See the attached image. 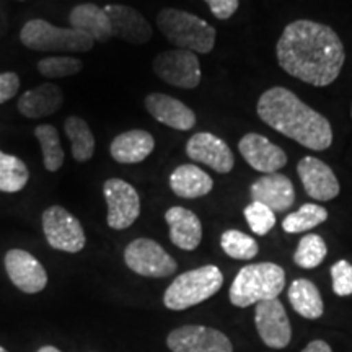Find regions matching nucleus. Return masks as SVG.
Masks as SVG:
<instances>
[{
	"instance_id": "36",
	"label": "nucleus",
	"mask_w": 352,
	"mask_h": 352,
	"mask_svg": "<svg viewBox=\"0 0 352 352\" xmlns=\"http://www.w3.org/2000/svg\"><path fill=\"white\" fill-rule=\"evenodd\" d=\"M208 3L210 12L215 19L219 20H228L230 16L239 10L240 2L239 0H204Z\"/></svg>"
},
{
	"instance_id": "9",
	"label": "nucleus",
	"mask_w": 352,
	"mask_h": 352,
	"mask_svg": "<svg viewBox=\"0 0 352 352\" xmlns=\"http://www.w3.org/2000/svg\"><path fill=\"white\" fill-rule=\"evenodd\" d=\"M108 204V226L113 230L129 228L140 215V197L135 188L124 179L109 178L103 184Z\"/></svg>"
},
{
	"instance_id": "35",
	"label": "nucleus",
	"mask_w": 352,
	"mask_h": 352,
	"mask_svg": "<svg viewBox=\"0 0 352 352\" xmlns=\"http://www.w3.org/2000/svg\"><path fill=\"white\" fill-rule=\"evenodd\" d=\"M20 77L15 72L0 74V104L7 103L13 96L19 94Z\"/></svg>"
},
{
	"instance_id": "20",
	"label": "nucleus",
	"mask_w": 352,
	"mask_h": 352,
	"mask_svg": "<svg viewBox=\"0 0 352 352\" xmlns=\"http://www.w3.org/2000/svg\"><path fill=\"white\" fill-rule=\"evenodd\" d=\"M165 220L170 227V240L175 246L186 252H192L199 246L202 223L192 210L175 206L166 210Z\"/></svg>"
},
{
	"instance_id": "4",
	"label": "nucleus",
	"mask_w": 352,
	"mask_h": 352,
	"mask_svg": "<svg viewBox=\"0 0 352 352\" xmlns=\"http://www.w3.org/2000/svg\"><path fill=\"white\" fill-rule=\"evenodd\" d=\"M157 26L179 50L195 54H209L214 50L217 32L208 21L192 13L178 8H164L157 16Z\"/></svg>"
},
{
	"instance_id": "34",
	"label": "nucleus",
	"mask_w": 352,
	"mask_h": 352,
	"mask_svg": "<svg viewBox=\"0 0 352 352\" xmlns=\"http://www.w3.org/2000/svg\"><path fill=\"white\" fill-rule=\"evenodd\" d=\"M333 290L336 296H352V264L346 259H340L331 266Z\"/></svg>"
},
{
	"instance_id": "25",
	"label": "nucleus",
	"mask_w": 352,
	"mask_h": 352,
	"mask_svg": "<svg viewBox=\"0 0 352 352\" xmlns=\"http://www.w3.org/2000/svg\"><path fill=\"white\" fill-rule=\"evenodd\" d=\"M289 302L298 315L316 320L323 315V298L316 285L308 279H296L289 287Z\"/></svg>"
},
{
	"instance_id": "23",
	"label": "nucleus",
	"mask_w": 352,
	"mask_h": 352,
	"mask_svg": "<svg viewBox=\"0 0 352 352\" xmlns=\"http://www.w3.org/2000/svg\"><path fill=\"white\" fill-rule=\"evenodd\" d=\"M70 28L88 34L94 41L108 43L113 38L111 21L104 8H100L95 3H82L77 6L69 15Z\"/></svg>"
},
{
	"instance_id": "15",
	"label": "nucleus",
	"mask_w": 352,
	"mask_h": 352,
	"mask_svg": "<svg viewBox=\"0 0 352 352\" xmlns=\"http://www.w3.org/2000/svg\"><path fill=\"white\" fill-rule=\"evenodd\" d=\"M6 270L13 285L25 294H38L47 285L43 264L25 250L15 248L6 254Z\"/></svg>"
},
{
	"instance_id": "13",
	"label": "nucleus",
	"mask_w": 352,
	"mask_h": 352,
	"mask_svg": "<svg viewBox=\"0 0 352 352\" xmlns=\"http://www.w3.org/2000/svg\"><path fill=\"white\" fill-rule=\"evenodd\" d=\"M186 155L196 164H204L217 173H230L235 160L226 140L210 132H197L188 140Z\"/></svg>"
},
{
	"instance_id": "14",
	"label": "nucleus",
	"mask_w": 352,
	"mask_h": 352,
	"mask_svg": "<svg viewBox=\"0 0 352 352\" xmlns=\"http://www.w3.org/2000/svg\"><path fill=\"white\" fill-rule=\"evenodd\" d=\"M239 151L246 164L263 175L276 173L287 165V155L283 148L256 132H250L240 139Z\"/></svg>"
},
{
	"instance_id": "32",
	"label": "nucleus",
	"mask_w": 352,
	"mask_h": 352,
	"mask_svg": "<svg viewBox=\"0 0 352 352\" xmlns=\"http://www.w3.org/2000/svg\"><path fill=\"white\" fill-rule=\"evenodd\" d=\"M83 67L80 59L72 56L44 57L38 63V72L47 78H64L76 76Z\"/></svg>"
},
{
	"instance_id": "33",
	"label": "nucleus",
	"mask_w": 352,
	"mask_h": 352,
	"mask_svg": "<svg viewBox=\"0 0 352 352\" xmlns=\"http://www.w3.org/2000/svg\"><path fill=\"white\" fill-rule=\"evenodd\" d=\"M246 222L256 235H267L276 226V212L261 202H252L243 210Z\"/></svg>"
},
{
	"instance_id": "18",
	"label": "nucleus",
	"mask_w": 352,
	"mask_h": 352,
	"mask_svg": "<svg viewBox=\"0 0 352 352\" xmlns=\"http://www.w3.org/2000/svg\"><path fill=\"white\" fill-rule=\"evenodd\" d=\"M104 12L111 21L113 36L129 44H145L152 38V26L135 8L127 6H107Z\"/></svg>"
},
{
	"instance_id": "38",
	"label": "nucleus",
	"mask_w": 352,
	"mask_h": 352,
	"mask_svg": "<svg viewBox=\"0 0 352 352\" xmlns=\"http://www.w3.org/2000/svg\"><path fill=\"white\" fill-rule=\"evenodd\" d=\"M38 352H63V351H59V349H57V347H54V346H44V347H41V349H39Z\"/></svg>"
},
{
	"instance_id": "7",
	"label": "nucleus",
	"mask_w": 352,
	"mask_h": 352,
	"mask_svg": "<svg viewBox=\"0 0 352 352\" xmlns=\"http://www.w3.org/2000/svg\"><path fill=\"white\" fill-rule=\"evenodd\" d=\"M43 230L51 248L78 253L85 246V232L77 217L60 206H51L43 212Z\"/></svg>"
},
{
	"instance_id": "27",
	"label": "nucleus",
	"mask_w": 352,
	"mask_h": 352,
	"mask_svg": "<svg viewBox=\"0 0 352 352\" xmlns=\"http://www.w3.org/2000/svg\"><path fill=\"white\" fill-rule=\"evenodd\" d=\"M30 179L28 166L21 158L0 151V191L19 192Z\"/></svg>"
},
{
	"instance_id": "40",
	"label": "nucleus",
	"mask_w": 352,
	"mask_h": 352,
	"mask_svg": "<svg viewBox=\"0 0 352 352\" xmlns=\"http://www.w3.org/2000/svg\"><path fill=\"white\" fill-rule=\"evenodd\" d=\"M351 114H352V107H351Z\"/></svg>"
},
{
	"instance_id": "22",
	"label": "nucleus",
	"mask_w": 352,
	"mask_h": 352,
	"mask_svg": "<svg viewBox=\"0 0 352 352\" xmlns=\"http://www.w3.org/2000/svg\"><path fill=\"white\" fill-rule=\"evenodd\" d=\"M64 95L59 85L47 82L25 91L19 100V111L30 120L46 118L63 107Z\"/></svg>"
},
{
	"instance_id": "31",
	"label": "nucleus",
	"mask_w": 352,
	"mask_h": 352,
	"mask_svg": "<svg viewBox=\"0 0 352 352\" xmlns=\"http://www.w3.org/2000/svg\"><path fill=\"white\" fill-rule=\"evenodd\" d=\"M220 246L233 259H253L258 254V243L240 230H227L220 236Z\"/></svg>"
},
{
	"instance_id": "11",
	"label": "nucleus",
	"mask_w": 352,
	"mask_h": 352,
	"mask_svg": "<svg viewBox=\"0 0 352 352\" xmlns=\"http://www.w3.org/2000/svg\"><path fill=\"white\" fill-rule=\"evenodd\" d=\"M171 352H233V346L222 331L199 324L176 328L166 338Z\"/></svg>"
},
{
	"instance_id": "39",
	"label": "nucleus",
	"mask_w": 352,
	"mask_h": 352,
	"mask_svg": "<svg viewBox=\"0 0 352 352\" xmlns=\"http://www.w3.org/2000/svg\"><path fill=\"white\" fill-rule=\"evenodd\" d=\"M0 352H7V351H6V349H3V347H2V346H0Z\"/></svg>"
},
{
	"instance_id": "30",
	"label": "nucleus",
	"mask_w": 352,
	"mask_h": 352,
	"mask_svg": "<svg viewBox=\"0 0 352 352\" xmlns=\"http://www.w3.org/2000/svg\"><path fill=\"white\" fill-rule=\"evenodd\" d=\"M328 254V246L324 240L316 233H308L298 241L294 261L303 270H314L320 266Z\"/></svg>"
},
{
	"instance_id": "24",
	"label": "nucleus",
	"mask_w": 352,
	"mask_h": 352,
	"mask_svg": "<svg viewBox=\"0 0 352 352\" xmlns=\"http://www.w3.org/2000/svg\"><path fill=\"white\" fill-rule=\"evenodd\" d=\"M170 188L178 197L196 199L209 195L214 188L212 178L197 165L184 164L170 175Z\"/></svg>"
},
{
	"instance_id": "12",
	"label": "nucleus",
	"mask_w": 352,
	"mask_h": 352,
	"mask_svg": "<svg viewBox=\"0 0 352 352\" xmlns=\"http://www.w3.org/2000/svg\"><path fill=\"white\" fill-rule=\"evenodd\" d=\"M254 324L264 344L272 349H284L292 338L289 316L279 298L256 303Z\"/></svg>"
},
{
	"instance_id": "2",
	"label": "nucleus",
	"mask_w": 352,
	"mask_h": 352,
	"mask_svg": "<svg viewBox=\"0 0 352 352\" xmlns=\"http://www.w3.org/2000/svg\"><path fill=\"white\" fill-rule=\"evenodd\" d=\"M258 116L272 129L310 151H327L333 144L331 124L284 87H272L259 96Z\"/></svg>"
},
{
	"instance_id": "3",
	"label": "nucleus",
	"mask_w": 352,
	"mask_h": 352,
	"mask_svg": "<svg viewBox=\"0 0 352 352\" xmlns=\"http://www.w3.org/2000/svg\"><path fill=\"white\" fill-rule=\"evenodd\" d=\"M285 285V272L279 264L256 263L241 267L230 285V302L239 308L272 300Z\"/></svg>"
},
{
	"instance_id": "10",
	"label": "nucleus",
	"mask_w": 352,
	"mask_h": 352,
	"mask_svg": "<svg viewBox=\"0 0 352 352\" xmlns=\"http://www.w3.org/2000/svg\"><path fill=\"white\" fill-rule=\"evenodd\" d=\"M153 72L168 85L196 88L201 83V64L195 52L186 50L165 51L153 60Z\"/></svg>"
},
{
	"instance_id": "16",
	"label": "nucleus",
	"mask_w": 352,
	"mask_h": 352,
	"mask_svg": "<svg viewBox=\"0 0 352 352\" xmlns=\"http://www.w3.org/2000/svg\"><path fill=\"white\" fill-rule=\"evenodd\" d=\"M297 173L307 195L315 201H331L340 195L341 186L331 166L316 157H305L298 162Z\"/></svg>"
},
{
	"instance_id": "8",
	"label": "nucleus",
	"mask_w": 352,
	"mask_h": 352,
	"mask_svg": "<svg viewBox=\"0 0 352 352\" xmlns=\"http://www.w3.org/2000/svg\"><path fill=\"white\" fill-rule=\"evenodd\" d=\"M124 261L131 271L144 277H168L178 270L164 246L151 239L131 241L124 250Z\"/></svg>"
},
{
	"instance_id": "21",
	"label": "nucleus",
	"mask_w": 352,
	"mask_h": 352,
	"mask_svg": "<svg viewBox=\"0 0 352 352\" xmlns=\"http://www.w3.org/2000/svg\"><path fill=\"white\" fill-rule=\"evenodd\" d=\"M155 148V139L151 132L142 129H132L113 139L109 153L113 160L122 165L140 164Z\"/></svg>"
},
{
	"instance_id": "26",
	"label": "nucleus",
	"mask_w": 352,
	"mask_h": 352,
	"mask_svg": "<svg viewBox=\"0 0 352 352\" xmlns=\"http://www.w3.org/2000/svg\"><path fill=\"white\" fill-rule=\"evenodd\" d=\"M65 134L72 145V157L76 162H88L95 153V138L90 126L78 116H69L65 120Z\"/></svg>"
},
{
	"instance_id": "6",
	"label": "nucleus",
	"mask_w": 352,
	"mask_h": 352,
	"mask_svg": "<svg viewBox=\"0 0 352 352\" xmlns=\"http://www.w3.org/2000/svg\"><path fill=\"white\" fill-rule=\"evenodd\" d=\"M25 47L39 52H88L94 38L74 28H59L50 21L36 19L26 21L20 32Z\"/></svg>"
},
{
	"instance_id": "5",
	"label": "nucleus",
	"mask_w": 352,
	"mask_h": 352,
	"mask_svg": "<svg viewBox=\"0 0 352 352\" xmlns=\"http://www.w3.org/2000/svg\"><path fill=\"white\" fill-rule=\"evenodd\" d=\"M222 285V271L214 264H208L176 277L165 290L164 303L170 310H186L215 296Z\"/></svg>"
},
{
	"instance_id": "1",
	"label": "nucleus",
	"mask_w": 352,
	"mask_h": 352,
	"mask_svg": "<svg viewBox=\"0 0 352 352\" xmlns=\"http://www.w3.org/2000/svg\"><path fill=\"white\" fill-rule=\"evenodd\" d=\"M276 54L289 76L314 87H327L336 80L346 60L338 33L314 20H296L285 26Z\"/></svg>"
},
{
	"instance_id": "19",
	"label": "nucleus",
	"mask_w": 352,
	"mask_h": 352,
	"mask_svg": "<svg viewBox=\"0 0 352 352\" xmlns=\"http://www.w3.org/2000/svg\"><path fill=\"white\" fill-rule=\"evenodd\" d=\"M145 108L158 122L176 131H189L196 124V114L183 101L165 94H151L145 98Z\"/></svg>"
},
{
	"instance_id": "28",
	"label": "nucleus",
	"mask_w": 352,
	"mask_h": 352,
	"mask_svg": "<svg viewBox=\"0 0 352 352\" xmlns=\"http://www.w3.org/2000/svg\"><path fill=\"white\" fill-rule=\"evenodd\" d=\"M34 135L41 144L44 168L47 171H57L64 165V148L60 145L59 132L52 124H41L34 127Z\"/></svg>"
},
{
	"instance_id": "37",
	"label": "nucleus",
	"mask_w": 352,
	"mask_h": 352,
	"mask_svg": "<svg viewBox=\"0 0 352 352\" xmlns=\"http://www.w3.org/2000/svg\"><path fill=\"white\" fill-rule=\"evenodd\" d=\"M302 352H333V351L327 341L316 340V341H311Z\"/></svg>"
},
{
	"instance_id": "17",
	"label": "nucleus",
	"mask_w": 352,
	"mask_h": 352,
	"mask_svg": "<svg viewBox=\"0 0 352 352\" xmlns=\"http://www.w3.org/2000/svg\"><path fill=\"white\" fill-rule=\"evenodd\" d=\"M250 196L274 212H284L296 202V189L287 176L276 171L258 178L250 188Z\"/></svg>"
},
{
	"instance_id": "29",
	"label": "nucleus",
	"mask_w": 352,
	"mask_h": 352,
	"mask_svg": "<svg viewBox=\"0 0 352 352\" xmlns=\"http://www.w3.org/2000/svg\"><path fill=\"white\" fill-rule=\"evenodd\" d=\"M328 219V210L318 204H303L297 212L285 215L283 228L287 233H302L318 227Z\"/></svg>"
}]
</instances>
